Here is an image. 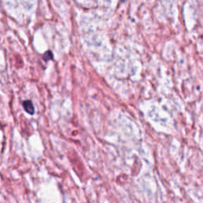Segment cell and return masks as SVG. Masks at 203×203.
Here are the masks:
<instances>
[{
  "instance_id": "obj_2",
  "label": "cell",
  "mask_w": 203,
  "mask_h": 203,
  "mask_svg": "<svg viewBox=\"0 0 203 203\" xmlns=\"http://www.w3.org/2000/svg\"><path fill=\"white\" fill-rule=\"evenodd\" d=\"M43 58H44V60H45V61H49V60H52V59L53 58V53H51L50 51H49V52H47V53H45Z\"/></svg>"
},
{
  "instance_id": "obj_1",
  "label": "cell",
  "mask_w": 203,
  "mask_h": 203,
  "mask_svg": "<svg viewBox=\"0 0 203 203\" xmlns=\"http://www.w3.org/2000/svg\"><path fill=\"white\" fill-rule=\"evenodd\" d=\"M24 105V109H25V111L27 113H30V114H33L34 113V107H33V103H32L30 101H25L23 103Z\"/></svg>"
}]
</instances>
